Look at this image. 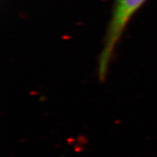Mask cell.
<instances>
[{
    "instance_id": "obj_1",
    "label": "cell",
    "mask_w": 157,
    "mask_h": 157,
    "mask_svg": "<svg viewBox=\"0 0 157 157\" xmlns=\"http://www.w3.org/2000/svg\"><path fill=\"white\" fill-rule=\"evenodd\" d=\"M146 0H116L103 51L99 56L98 74L103 80L108 73L114 51L128 22Z\"/></svg>"
}]
</instances>
